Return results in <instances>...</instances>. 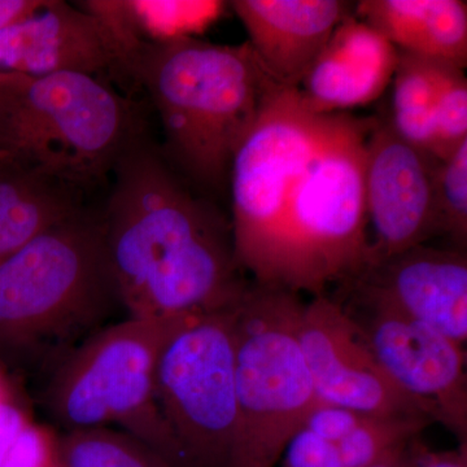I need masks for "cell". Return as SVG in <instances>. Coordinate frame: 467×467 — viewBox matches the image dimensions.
<instances>
[{"label":"cell","mask_w":467,"mask_h":467,"mask_svg":"<svg viewBox=\"0 0 467 467\" xmlns=\"http://www.w3.org/2000/svg\"><path fill=\"white\" fill-rule=\"evenodd\" d=\"M100 214L119 304L130 318L233 308L252 282L232 223L146 140L117 162Z\"/></svg>","instance_id":"obj_1"},{"label":"cell","mask_w":467,"mask_h":467,"mask_svg":"<svg viewBox=\"0 0 467 467\" xmlns=\"http://www.w3.org/2000/svg\"><path fill=\"white\" fill-rule=\"evenodd\" d=\"M126 77L149 94L164 133V158L211 199L229 190L236 150L267 97L278 88L247 42L199 36L140 43Z\"/></svg>","instance_id":"obj_2"},{"label":"cell","mask_w":467,"mask_h":467,"mask_svg":"<svg viewBox=\"0 0 467 467\" xmlns=\"http://www.w3.org/2000/svg\"><path fill=\"white\" fill-rule=\"evenodd\" d=\"M117 306L103 221L81 209L0 265V358L55 368Z\"/></svg>","instance_id":"obj_3"},{"label":"cell","mask_w":467,"mask_h":467,"mask_svg":"<svg viewBox=\"0 0 467 467\" xmlns=\"http://www.w3.org/2000/svg\"><path fill=\"white\" fill-rule=\"evenodd\" d=\"M140 140L137 107L107 79L0 73V160L86 192Z\"/></svg>","instance_id":"obj_4"},{"label":"cell","mask_w":467,"mask_h":467,"mask_svg":"<svg viewBox=\"0 0 467 467\" xmlns=\"http://www.w3.org/2000/svg\"><path fill=\"white\" fill-rule=\"evenodd\" d=\"M371 125L373 119L335 115L292 190L260 285L318 296L368 265L364 152Z\"/></svg>","instance_id":"obj_5"},{"label":"cell","mask_w":467,"mask_h":467,"mask_svg":"<svg viewBox=\"0 0 467 467\" xmlns=\"http://www.w3.org/2000/svg\"><path fill=\"white\" fill-rule=\"evenodd\" d=\"M300 295L252 282L236 306L235 429L226 467H275L319 400L297 337Z\"/></svg>","instance_id":"obj_6"},{"label":"cell","mask_w":467,"mask_h":467,"mask_svg":"<svg viewBox=\"0 0 467 467\" xmlns=\"http://www.w3.org/2000/svg\"><path fill=\"white\" fill-rule=\"evenodd\" d=\"M130 318L95 331L55 365L46 409L67 431L121 426L173 467H182L155 393V368L180 319Z\"/></svg>","instance_id":"obj_7"},{"label":"cell","mask_w":467,"mask_h":467,"mask_svg":"<svg viewBox=\"0 0 467 467\" xmlns=\"http://www.w3.org/2000/svg\"><path fill=\"white\" fill-rule=\"evenodd\" d=\"M334 119L310 112L297 88L278 86L234 156L229 175L234 250L254 284L265 282L292 190Z\"/></svg>","instance_id":"obj_8"},{"label":"cell","mask_w":467,"mask_h":467,"mask_svg":"<svg viewBox=\"0 0 467 467\" xmlns=\"http://www.w3.org/2000/svg\"><path fill=\"white\" fill-rule=\"evenodd\" d=\"M238 306L181 318L160 350L156 401L182 467H226L229 460Z\"/></svg>","instance_id":"obj_9"},{"label":"cell","mask_w":467,"mask_h":467,"mask_svg":"<svg viewBox=\"0 0 467 467\" xmlns=\"http://www.w3.org/2000/svg\"><path fill=\"white\" fill-rule=\"evenodd\" d=\"M297 337L319 402L378 417H423L425 408L396 387L361 326L327 294L301 306Z\"/></svg>","instance_id":"obj_10"},{"label":"cell","mask_w":467,"mask_h":467,"mask_svg":"<svg viewBox=\"0 0 467 467\" xmlns=\"http://www.w3.org/2000/svg\"><path fill=\"white\" fill-rule=\"evenodd\" d=\"M441 162L396 133L389 119H373L364 152L365 204L371 233L368 265L438 235L435 182Z\"/></svg>","instance_id":"obj_11"},{"label":"cell","mask_w":467,"mask_h":467,"mask_svg":"<svg viewBox=\"0 0 467 467\" xmlns=\"http://www.w3.org/2000/svg\"><path fill=\"white\" fill-rule=\"evenodd\" d=\"M364 308L356 318L374 355L398 389L420 402L460 444H467L465 349L429 327L392 310Z\"/></svg>","instance_id":"obj_12"},{"label":"cell","mask_w":467,"mask_h":467,"mask_svg":"<svg viewBox=\"0 0 467 467\" xmlns=\"http://www.w3.org/2000/svg\"><path fill=\"white\" fill-rule=\"evenodd\" d=\"M342 285L352 291L359 306L392 310L465 346V252L418 245L365 266Z\"/></svg>","instance_id":"obj_13"},{"label":"cell","mask_w":467,"mask_h":467,"mask_svg":"<svg viewBox=\"0 0 467 467\" xmlns=\"http://www.w3.org/2000/svg\"><path fill=\"white\" fill-rule=\"evenodd\" d=\"M85 73L106 79L125 75V52L94 9L45 0L38 9L0 30V73L47 76Z\"/></svg>","instance_id":"obj_14"},{"label":"cell","mask_w":467,"mask_h":467,"mask_svg":"<svg viewBox=\"0 0 467 467\" xmlns=\"http://www.w3.org/2000/svg\"><path fill=\"white\" fill-rule=\"evenodd\" d=\"M247 43L267 76L282 88H297L335 27L353 14L342 0H234Z\"/></svg>","instance_id":"obj_15"},{"label":"cell","mask_w":467,"mask_h":467,"mask_svg":"<svg viewBox=\"0 0 467 467\" xmlns=\"http://www.w3.org/2000/svg\"><path fill=\"white\" fill-rule=\"evenodd\" d=\"M399 51L364 21L344 18L297 86L306 109L337 115L382 97L391 85Z\"/></svg>","instance_id":"obj_16"},{"label":"cell","mask_w":467,"mask_h":467,"mask_svg":"<svg viewBox=\"0 0 467 467\" xmlns=\"http://www.w3.org/2000/svg\"><path fill=\"white\" fill-rule=\"evenodd\" d=\"M356 17L398 51L467 66V3L462 0H362Z\"/></svg>","instance_id":"obj_17"},{"label":"cell","mask_w":467,"mask_h":467,"mask_svg":"<svg viewBox=\"0 0 467 467\" xmlns=\"http://www.w3.org/2000/svg\"><path fill=\"white\" fill-rule=\"evenodd\" d=\"M84 193L36 169L0 160V265L84 209Z\"/></svg>","instance_id":"obj_18"},{"label":"cell","mask_w":467,"mask_h":467,"mask_svg":"<svg viewBox=\"0 0 467 467\" xmlns=\"http://www.w3.org/2000/svg\"><path fill=\"white\" fill-rule=\"evenodd\" d=\"M221 2H106L117 32L131 45L192 38L223 14Z\"/></svg>","instance_id":"obj_19"},{"label":"cell","mask_w":467,"mask_h":467,"mask_svg":"<svg viewBox=\"0 0 467 467\" xmlns=\"http://www.w3.org/2000/svg\"><path fill=\"white\" fill-rule=\"evenodd\" d=\"M439 61L399 51L389 121L407 142L434 155V109Z\"/></svg>","instance_id":"obj_20"},{"label":"cell","mask_w":467,"mask_h":467,"mask_svg":"<svg viewBox=\"0 0 467 467\" xmlns=\"http://www.w3.org/2000/svg\"><path fill=\"white\" fill-rule=\"evenodd\" d=\"M57 467H173L146 442L107 427L58 436Z\"/></svg>","instance_id":"obj_21"},{"label":"cell","mask_w":467,"mask_h":467,"mask_svg":"<svg viewBox=\"0 0 467 467\" xmlns=\"http://www.w3.org/2000/svg\"><path fill=\"white\" fill-rule=\"evenodd\" d=\"M463 70L441 61L438 64L434 156L441 161L467 140V78Z\"/></svg>","instance_id":"obj_22"},{"label":"cell","mask_w":467,"mask_h":467,"mask_svg":"<svg viewBox=\"0 0 467 467\" xmlns=\"http://www.w3.org/2000/svg\"><path fill=\"white\" fill-rule=\"evenodd\" d=\"M438 235H447L454 250L467 244V140L439 165L435 182Z\"/></svg>","instance_id":"obj_23"},{"label":"cell","mask_w":467,"mask_h":467,"mask_svg":"<svg viewBox=\"0 0 467 467\" xmlns=\"http://www.w3.org/2000/svg\"><path fill=\"white\" fill-rule=\"evenodd\" d=\"M57 441L47 427L30 420L12 442L3 467H55Z\"/></svg>","instance_id":"obj_24"},{"label":"cell","mask_w":467,"mask_h":467,"mask_svg":"<svg viewBox=\"0 0 467 467\" xmlns=\"http://www.w3.org/2000/svg\"><path fill=\"white\" fill-rule=\"evenodd\" d=\"M279 461L282 467H343L335 442L303 427L292 436Z\"/></svg>","instance_id":"obj_25"},{"label":"cell","mask_w":467,"mask_h":467,"mask_svg":"<svg viewBox=\"0 0 467 467\" xmlns=\"http://www.w3.org/2000/svg\"><path fill=\"white\" fill-rule=\"evenodd\" d=\"M408 467H467V444L453 451H432L413 439L407 448Z\"/></svg>","instance_id":"obj_26"},{"label":"cell","mask_w":467,"mask_h":467,"mask_svg":"<svg viewBox=\"0 0 467 467\" xmlns=\"http://www.w3.org/2000/svg\"><path fill=\"white\" fill-rule=\"evenodd\" d=\"M30 420H32L29 413L17 401H15L14 398L0 402V467H3L9 448L18 432Z\"/></svg>","instance_id":"obj_27"},{"label":"cell","mask_w":467,"mask_h":467,"mask_svg":"<svg viewBox=\"0 0 467 467\" xmlns=\"http://www.w3.org/2000/svg\"><path fill=\"white\" fill-rule=\"evenodd\" d=\"M45 0H0V30L29 16Z\"/></svg>","instance_id":"obj_28"},{"label":"cell","mask_w":467,"mask_h":467,"mask_svg":"<svg viewBox=\"0 0 467 467\" xmlns=\"http://www.w3.org/2000/svg\"><path fill=\"white\" fill-rule=\"evenodd\" d=\"M407 447L398 453L392 454L389 459L380 461L377 465H373L370 467H408V456H407Z\"/></svg>","instance_id":"obj_29"},{"label":"cell","mask_w":467,"mask_h":467,"mask_svg":"<svg viewBox=\"0 0 467 467\" xmlns=\"http://www.w3.org/2000/svg\"><path fill=\"white\" fill-rule=\"evenodd\" d=\"M9 398H12V396L9 395L7 383H5L2 371H0V402L7 400Z\"/></svg>","instance_id":"obj_30"},{"label":"cell","mask_w":467,"mask_h":467,"mask_svg":"<svg viewBox=\"0 0 467 467\" xmlns=\"http://www.w3.org/2000/svg\"><path fill=\"white\" fill-rule=\"evenodd\" d=\"M55 467H57V466H55Z\"/></svg>","instance_id":"obj_31"}]
</instances>
